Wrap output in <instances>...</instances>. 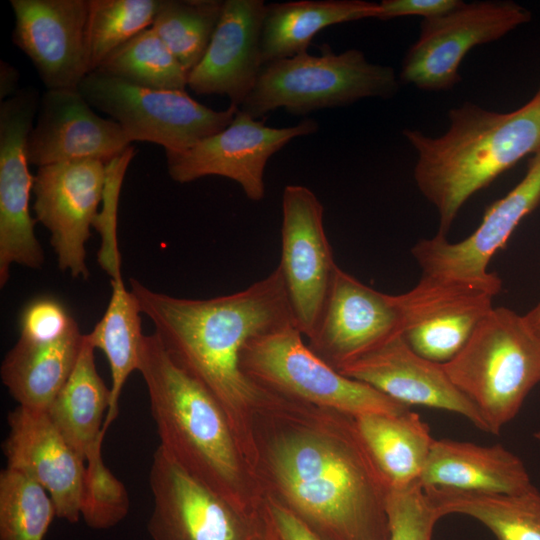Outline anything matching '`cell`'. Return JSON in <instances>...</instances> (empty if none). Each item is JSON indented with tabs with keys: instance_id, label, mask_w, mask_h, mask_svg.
Segmentation results:
<instances>
[{
	"instance_id": "74e56055",
	"label": "cell",
	"mask_w": 540,
	"mask_h": 540,
	"mask_svg": "<svg viewBox=\"0 0 540 540\" xmlns=\"http://www.w3.org/2000/svg\"><path fill=\"white\" fill-rule=\"evenodd\" d=\"M263 540H323L275 499L264 495L258 509Z\"/></svg>"
},
{
	"instance_id": "3957f363",
	"label": "cell",
	"mask_w": 540,
	"mask_h": 540,
	"mask_svg": "<svg viewBox=\"0 0 540 540\" xmlns=\"http://www.w3.org/2000/svg\"><path fill=\"white\" fill-rule=\"evenodd\" d=\"M160 446L193 478L239 511L257 516L263 493L218 402L144 335L139 367Z\"/></svg>"
},
{
	"instance_id": "d6a6232c",
	"label": "cell",
	"mask_w": 540,
	"mask_h": 540,
	"mask_svg": "<svg viewBox=\"0 0 540 540\" xmlns=\"http://www.w3.org/2000/svg\"><path fill=\"white\" fill-rule=\"evenodd\" d=\"M160 3L161 0H89V71L97 70L115 49L151 27Z\"/></svg>"
},
{
	"instance_id": "d6986e66",
	"label": "cell",
	"mask_w": 540,
	"mask_h": 540,
	"mask_svg": "<svg viewBox=\"0 0 540 540\" xmlns=\"http://www.w3.org/2000/svg\"><path fill=\"white\" fill-rule=\"evenodd\" d=\"M408 407L420 405L466 417L489 433L477 407L454 385L443 364L416 353L399 333L338 370Z\"/></svg>"
},
{
	"instance_id": "83f0119b",
	"label": "cell",
	"mask_w": 540,
	"mask_h": 540,
	"mask_svg": "<svg viewBox=\"0 0 540 540\" xmlns=\"http://www.w3.org/2000/svg\"><path fill=\"white\" fill-rule=\"evenodd\" d=\"M440 518L461 514L488 528L497 540H540V492L516 494L423 487Z\"/></svg>"
},
{
	"instance_id": "e0dca14e",
	"label": "cell",
	"mask_w": 540,
	"mask_h": 540,
	"mask_svg": "<svg viewBox=\"0 0 540 540\" xmlns=\"http://www.w3.org/2000/svg\"><path fill=\"white\" fill-rule=\"evenodd\" d=\"M14 44L47 89H78L89 74V0H11Z\"/></svg>"
},
{
	"instance_id": "7c38bea8",
	"label": "cell",
	"mask_w": 540,
	"mask_h": 540,
	"mask_svg": "<svg viewBox=\"0 0 540 540\" xmlns=\"http://www.w3.org/2000/svg\"><path fill=\"white\" fill-rule=\"evenodd\" d=\"M323 213L322 203L309 188H284L278 267L295 325L307 340L318 326L339 268L325 234Z\"/></svg>"
},
{
	"instance_id": "52a82bcc",
	"label": "cell",
	"mask_w": 540,
	"mask_h": 540,
	"mask_svg": "<svg viewBox=\"0 0 540 540\" xmlns=\"http://www.w3.org/2000/svg\"><path fill=\"white\" fill-rule=\"evenodd\" d=\"M240 366L267 391L353 417L409 409L328 365L309 348L296 325L251 338L241 351Z\"/></svg>"
},
{
	"instance_id": "6da1fadb",
	"label": "cell",
	"mask_w": 540,
	"mask_h": 540,
	"mask_svg": "<svg viewBox=\"0 0 540 540\" xmlns=\"http://www.w3.org/2000/svg\"><path fill=\"white\" fill-rule=\"evenodd\" d=\"M253 471L323 540H389L390 486L355 418L269 391L252 422Z\"/></svg>"
},
{
	"instance_id": "f546056e",
	"label": "cell",
	"mask_w": 540,
	"mask_h": 540,
	"mask_svg": "<svg viewBox=\"0 0 540 540\" xmlns=\"http://www.w3.org/2000/svg\"><path fill=\"white\" fill-rule=\"evenodd\" d=\"M95 71L152 89L185 90L188 80V73L151 27L115 49Z\"/></svg>"
},
{
	"instance_id": "f35d334b",
	"label": "cell",
	"mask_w": 540,
	"mask_h": 540,
	"mask_svg": "<svg viewBox=\"0 0 540 540\" xmlns=\"http://www.w3.org/2000/svg\"><path fill=\"white\" fill-rule=\"evenodd\" d=\"M462 3L460 0H383L379 3L378 19L389 20L402 16L434 18L449 13Z\"/></svg>"
},
{
	"instance_id": "5bb4252c",
	"label": "cell",
	"mask_w": 540,
	"mask_h": 540,
	"mask_svg": "<svg viewBox=\"0 0 540 540\" xmlns=\"http://www.w3.org/2000/svg\"><path fill=\"white\" fill-rule=\"evenodd\" d=\"M317 129L312 119L291 127H269L239 109L222 131L185 151H165L168 174L179 183L210 175L229 178L240 185L247 198L260 201L265 194L264 170L269 158L293 138Z\"/></svg>"
},
{
	"instance_id": "603a6c76",
	"label": "cell",
	"mask_w": 540,
	"mask_h": 540,
	"mask_svg": "<svg viewBox=\"0 0 540 540\" xmlns=\"http://www.w3.org/2000/svg\"><path fill=\"white\" fill-rule=\"evenodd\" d=\"M423 487L516 494L531 483L522 460L500 444L434 440L420 476Z\"/></svg>"
},
{
	"instance_id": "cb8c5ba5",
	"label": "cell",
	"mask_w": 540,
	"mask_h": 540,
	"mask_svg": "<svg viewBox=\"0 0 540 540\" xmlns=\"http://www.w3.org/2000/svg\"><path fill=\"white\" fill-rule=\"evenodd\" d=\"M379 3L362 0H301L266 5L260 37L262 64L307 52L322 29L377 18Z\"/></svg>"
},
{
	"instance_id": "4316f807",
	"label": "cell",
	"mask_w": 540,
	"mask_h": 540,
	"mask_svg": "<svg viewBox=\"0 0 540 540\" xmlns=\"http://www.w3.org/2000/svg\"><path fill=\"white\" fill-rule=\"evenodd\" d=\"M94 350L84 334L74 369L47 410L53 424L84 460L104 439L103 418L111 399L110 388L97 372Z\"/></svg>"
},
{
	"instance_id": "ba28073f",
	"label": "cell",
	"mask_w": 540,
	"mask_h": 540,
	"mask_svg": "<svg viewBox=\"0 0 540 540\" xmlns=\"http://www.w3.org/2000/svg\"><path fill=\"white\" fill-rule=\"evenodd\" d=\"M92 108L116 121L131 142L161 145L168 152L185 151L225 129L239 108L216 111L185 90L152 89L93 71L78 87Z\"/></svg>"
},
{
	"instance_id": "7a4b0ae2",
	"label": "cell",
	"mask_w": 540,
	"mask_h": 540,
	"mask_svg": "<svg viewBox=\"0 0 540 540\" xmlns=\"http://www.w3.org/2000/svg\"><path fill=\"white\" fill-rule=\"evenodd\" d=\"M129 282L170 358L223 409L253 470L252 422L269 391L242 371L240 355L251 338L295 325L279 267L242 291L210 299L178 298Z\"/></svg>"
},
{
	"instance_id": "ac0fdd59",
	"label": "cell",
	"mask_w": 540,
	"mask_h": 540,
	"mask_svg": "<svg viewBox=\"0 0 540 540\" xmlns=\"http://www.w3.org/2000/svg\"><path fill=\"white\" fill-rule=\"evenodd\" d=\"M399 333L401 316L395 295L379 292L338 268L307 344L338 371Z\"/></svg>"
},
{
	"instance_id": "d590c367",
	"label": "cell",
	"mask_w": 540,
	"mask_h": 540,
	"mask_svg": "<svg viewBox=\"0 0 540 540\" xmlns=\"http://www.w3.org/2000/svg\"><path fill=\"white\" fill-rule=\"evenodd\" d=\"M134 154L135 149L130 146L106 164L102 209L94 223V227L102 237L98 262L111 279L122 278L116 234L117 207L123 178Z\"/></svg>"
},
{
	"instance_id": "b9f144b4",
	"label": "cell",
	"mask_w": 540,
	"mask_h": 540,
	"mask_svg": "<svg viewBox=\"0 0 540 540\" xmlns=\"http://www.w3.org/2000/svg\"><path fill=\"white\" fill-rule=\"evenodd\" d=\"M534 436H535L536 439L540 440V431H539V432H536V433L534 434Z\"/></svg>"
},
{
	"instance_id": "836d02e7",
	"label": "cell",
	"mask_w": 540,
	"mask_h": 540,
	"mask_svg": "<svg viewBox=\"0 0 540 540\" xmlns=\"http://www.w3.org/2000/svg\"><path fill=\"white\" fill-rule=\"evenodd\" d=\"M99 440L85 459L80 513L92 529H109L128 514L130 500L125 485L106 467Z\"/></svg>"
},
{
	"instance_id": "4fadbf2b",
	"label": "cell",
	"mask_w": 540,
	"mask_h": 540,
	"mask_svg": "<svg viewBox=\"0 0 540 540\" xmlns=\"http://www.w3.org/2000/svg\"><path fill=\"white\" fill-rule=\"evenodd\" d=\"M40 100L33 88H24L0 104V285L12 264L39 269L44 252L35 235L37 222L29 211L34 176L26 143Z\"/></svg>"
},
{
	"instance_id": "30bf717a",
	"label": "cell",
	"mask_w": 540,
	"mask_h": 540,
	"mask_svg": "<svg viewBox=\"0 0 540 540\" xmlns=\"http://www.w3.org/2000/svg\"><path fill=\"white\" fill-rule=\"evenodd\" d=\"M540 203V149L533 154L523 179L486 210L480 225L465 239L452 243L437 233L416 243L411 253L423 276L459 281L495 296L502 281L488 265L520 223Z\"/></svg>"
},
{
	"instance_id": "9c48e42d",
	"label": "cell",
	"mask_w": 540,
	"mask_h": 540,
	"mask_svg": "<svg viewBox=\"0 0 540 540\" xmlns=\"http://www.w3.org/2000/svg\"><path fill=\"white\" fill-rule=\"evenodd\" d=\"M530 18L527 9L512 1H476L423 19L419 37L403 59L400 79L425 91L451 90L460 82V63L472 48L502 38Z\"/></svg>"
},
{
	"instance_id": "9a60e30c",
	"label": "cell",
	"mask_w": 540,
	"mask_h": 540,
	"mask_svg": "<svg viewBox=\"0 0 540 540\" xmlns=\"http://www.w3.org/2000/svg\"><path fill=\"white\" fill-rule=\"evenodd\" d=\"M106 163L80 159L38 167L34 176L36 221L50 232L58 267L73 278L89 276L86 242L98 216Z\"/></svg>"
},
{
	"instance_id": "60d3db41",
	"label": "cell",
	"mask_w": 540,
	"mask_h": 540,
	"mask_svg": "<svg viewBox=\"0 0 540 540\" xmlns=\"http://www.w3.org/2000/svg\"><path fill=\"white\" fill-rule=\"evenodd\" d=\"M524 316L531 327L540 335V302Z\"/></svg>"
},
{
	"instance_id": "e575fe53",
	"label": "cell",
	"mask_w": 540,
	"mask_h": 540,
	"mask_svg": "<svg viewBox=\"0 0 540 540\" xmlns=\"http://www.w3.org/2000/svg\"><path fill=\"white\" fill-rule=\"evenodd\" d=\"M389 540H431L440 519L420 480L390 488L387 496Z\"/></svg>"
},
{
	"instance_id": "8d00e7d4",
	"label": "cell",
	"mask_w": 540,
	"mask_h": 540,
	"mask_svg": "<svg viewBox=\"0 0 540 540\" xmlns=\"http://www.w3.org/2000/svg\"><path fill=\"white\" fill-rule=\"evenodd\" d=\"M78 329L66 306L51 296L37 297L28 302L19 318V339L30 343L56 342Z\"/></svg>"
},
{
	"instance_id": "2e32d148",
	"label": "cell",
	"mask_w": 540,
	"mask_h": 540,
	"mask_svg": "<svg viewBox=\"0 0 540 540\" xmlns=\"http://www.w3.org/2000/svg\"><path fill=\"white\" fill-rule=\"evenodd\" d=\"M395 297L409 346L422 357L445 364L493 308L494 296L467 283L422 275L411 290Z\"/></svg>"
},
{
	"instance_id": "1f68e13d",
	"label": "cell",
	"mask_w": 540,
	"mask_h": 540,
	"mask_svg": "<svg viewBox=\"0 0 540 540\" xmlns=\"http://www.w3.org/2000/svg\"><path fill=\"white\" fill-rule=\"evenodd\" d=\"M57 516L48 492L26 474L0 473V540H44Z\"/></svg>"
},
{
	"instance_id": "8fae6325",
	"label": "cell",
	"mask_w": 540,
	"mask_h": 540,
	"mask_svg": "<svg viewBox=\"0 0 540 540\" xmlns=\"http://www.w3.org/2000/svg\"><path fill=\"white\" fill-rule=\"evenodd\" d=\"M153 540H263L257 516L245 514L187 473L159 445L149 472Z\"/></svg>"
},
{
	"instance_id": "5b68a950",
	"label": "cell",
	"mask_w": 540,
	"mask_h": 540,
	"mask_svg": "<svg viewBox=\"0 0 540 540\" xmlns=\"http://www.w3.org/2000/svg\"><path fill=\"white\" fill-rule=\"evenodd\" d=\"M443 366L477 407L489 433L499 434L540 383V335L525 316L505 307L492 308L461 351Z\"/></svg>"
},
{
	"instance_id": "8992f818",
	"label": "cell",
	"mask_w": 540,
	"mask_h": 540,
	"mask_svg": "<svg viewBox=\"0 0 540 540\" xmlns=\"http://www.w3.org/2000/svg\"><path fill=\"white\" fill-rule=\"evenodd\" d=\"M399 89L392 67L372 64L356 49L320 56L307 52L262 65L240 110L257 119L278 108L296 115L343 106L367 97H392Z\"/></svg>"
},
{
	"instance_id": "277c9868",
	"label": "cell",
	"mask_w": 540,
	"mask_h": 540,
	"mask_svg": "<svg viewBox=\"0 0 540 540\" xmlns=\"http://www.w3.org/2000/svg\"><path fill=\"white\" fill-rule=\"evenodd\" d=\"M439 137L404 136L417 152L416 185L435 207L438 233L447 235L465 202L523 157L540 149V86L522 107L498 113L465 102L448 113Z\"/></svg>"
},
{
	"instance_id": "d4e9b609",
	"label": "cell",
	"mask_w": 540,
	"mask_h": 540,
	"mask_svg": "<svg viewBox=\"0 0 540 540\" xmlns=\"http://www.w3.org/2000/svg\"><path fill=\"white\" fill-rule=\"evenodd\" d=\"M84 334L76 330L52 343L19 339L1 365V379L19 406L47 411L71 375Z\"/></svg>"
},
{
	"instance_id": "f1b7e54d",
	"label": "cell",
	"mask_w": 540,
	"mask_h": 540,
	"mask_svg": "<svg viewBox=\"0 0 540 540\" xmlns=\"http://www.w3.org/2000/svg\"><path fill=\"white\" fill-rule=\"evenodd\" d=\"M112 294L106 311L93 330L86 334L91 346L105 354L111 371V399L105 416L106 433L118 415V403L129 375L139 367L144 334L141 310L135 295L127 290L123 279H111Z\"/></svg>"
},
{
	"instance_id": "ffe728a7",
	"label": "cell",
	"mask_w": 540,
	"mask_h": 540,
	"mask_svg": "<svg viewBox=\"0 0 540 540\" xmlns=\"http://www.w3.org/2000/svg\"><path fill=\"white\" fill-rule=\"evenodd\" d=\"M122 127L96 114L79 89H47L27 137L29 164L95 159L108 163L131 145Z\"/></svg>"
},
{
	"instance_id": "484cf974",
	"label": "cell",
	"mask_w": 540,
	"mask_h": 540,
	"mask_svg": "<svg viewBox=\"0 0 540 540\" xmlns=\"http://www.w3.org/2000/svg\"><path fill=\"white\" fill-rule=\"evenodd\" d=\"M354 418L365 447L390 488L420 479L435 439L417 413L408 409Z\"/></svg>"
},
{
	"instance_id": "ab89813d",
	"label": "cell",
	"mask_w": 540,
	"mask_h": 540,
	"mask_svg": "<svg viewBox=\"0 0 540 540\" xmlns=\"http://www.w3.org/2000/svg\"><path fill=\"white\" fill-rule=\"evenodd\" d=\"M19 73L15 67L3 60L0 62V98L1 101L18 93Z\"/></svg>"
},
{
	"instance_id": "44dd1931",
	"label": "cell",
	"mask_w": 540,
	"mask_h": 540,
	"mask_svg": "<svg viewBox=\"0 0 540 540\" xmlns=\"http://www.w3.org/2000/svg\"><path fill=\"white\" fill-rule=\"evenodd\" d=\"M7 421L9 433L2 444L7 467L39 483L53 500L58 518L78 522L85 460L62 436L47 411L18 405Z\"/></svg>"
},
{
	"instance_id": "4dcf8cb0",
	"label": "cell",
	"mask_w": 540,
	"mask_h": 540,
	"mask_svg": "<svg viewBox=\"0 0 540 540\" xmlns=\"http://www.w3.org/2000/svg\"><path fill=\"white\" fill-rule=\"evenodd\" d=\"M223 2L161 0L151 28L188 74L206 52L219 21Z\"/></svg>"
},
{
	"instance_id": "7402d4cb",
	"label": "cell",
	"mask_w": 540,
	"mask_h": 540,
	"mask_svg": "<svg viewBox=\"0 0 540 540\" xmlns=\"http://www.w3.org/2000/svg\"><path fill=\"white\" fill-rule=\"evenodd\" d=\"M263 0H225L206 52L189 72L187 85L198 95H226L240 108L262 68L260 37Z\"/></svg>"
}]
</instances>
